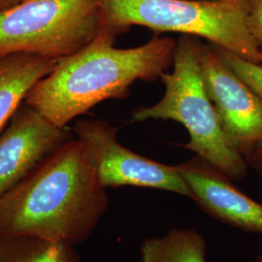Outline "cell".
<instances>
[{
  "label": "cell",
  "instance_id": "obj_12",
  "mask_svg": "<svg viewBox=\"0 0 262 262\" xmlns=\"http://www.w3.org/2000/svg\"><path fill=\"white\" fill-rule=\"evenodd\" d=\"M0 262H81L74 246L29 235H0Z\"/></svg>",
  "mask_w": 262,
  "mask_h": 262
},
{
  "label": "cell",
  "instance_id": "obj_6",
  "mask_svg": "<svg viewBox=\"0 0 262 262\" xmlns=\"http://www.w3.org/2000/svg\"><path fill=\"white\" fill-rule=\"evenodd\" d=\"M73 131L105 188L145 187L191 199L177 165L160 163L127 149L118 140V128L110 123L101 120L79 121Z\"/></svg>",
  "mask_w": 262,
  "mask_h": 262
},
{
  "label": "cell",
  "instance_id": "obj_17",
  "mask_svg": "<svg viewBox=\"0 0 262 262\" xmlns=\"http://www.w3.org/2000/svg\"><path fill=\"white\" fill-rule=\"evenodd\" d=\"M252 262H262V254L255 256V257H254V259H253Z\"/></svg>",
  "mask_w": 262,
  "mask_h": 262
},
{
  "label": "cell",
  "instance_id": "obj_11",
  "mask_svg": "<svg viewBox=\"0 0 262 262\" xmlns=\"http://www.w3.org/2000/svg\"><path fill=\"white\" fill-rule=\"evenodd\" d=\"M206 240L195 229L172 228L143 241L139 262H207Z\"/></svg>",
  "mask_w": 262,
  "mask_h": 262
},
{
  "label": "cell",
  "instance_id": "obj_1",
  "mask_svg": "<svg viewBox=\"0 0 262 262\" xmlns=\"http://www.w3.org/2000/svg\"><path fill=\"white\" fill-rule=\"evenodd\" d=\"M100 184L77 138H70L0 196V235L84 242L108 210Z\"/></svg>",
  "mask_w": 262,
  "mask_h": 262
},
{
  "label": "cell",
  "instance_id": "obj_14",
  "mask_svg": "<svg viewBox=\"0 0 262 262\" xmlns=\"http://www.w3.org/2000/svg\"><path fill=\"white\" fill-rule=\"evenodd\" d=\"M250 28L262 49V0H251Z\"/></svg>",
  "mask_w": 262,
  "mask_h": 262
},
{
  "label": "cell",
  "instance_id": "obj_7",
  "mask_svg": "<svg viewBox=\"0 0 262 262\" xmlns=\"http://www.w3.org/2000/svg\"><path fill=\"white\" fill-rule=\"evenodd\" d=\"M198 56L207 94L225 134L246 159L262 147V100L217 55L199 41Z\"/></svg>",
  "mask_w": 262,
  "mask_h": 262
},
{
  "label": "cell",
  "instance_id": "obj_13",
  "mask_svg": "<svg viewBox=\"0 0 262 262\" xmlns=\"http://www.w3.org/2000/svg\"><path fill=\"white\" fill-rule=\"evenodd\" d=\"M213 46L215 48L217 55L232 69L235 74L245 84H248L262 100V63H255L253 61L244 59L222 48L216 47L215 45Z\"/></svg>",
  "mask_w": 262,
  "mask_h": 262
},
{
  "label": "cell",
  "instance_id": "obj_8",
  "mask_svg": "<svg viewBox=\"0 0 262 262\" xmlns=\"http://www.w3.org/2000/svg\"><path fill=\"white\" fill-rule=\"evenodd\" d=\"M72 138L26 103L0 132V196L19 184L48 157Z\"/></svg>",
  "mask_w": 262,
  "mask_h": 262
},
{
  "label": "cell",
  "instance_id": "obj_16",
  "mask_svg": "<svg viewBox=\"0 0 262 262\" xmlns=\"http://www.w3.org/2000/svg\"><path fill=\"white\" fill-rule=\"evenodd\" d=\"M20 1L21 0H0V11L12 7L19 3Z\"/></svg>",
  "mask_w": 262,
  "mask_h": 262
},
{
  "label": "cell",
  "instance_id": "obj_15",
  "mask_svg": "<svg viewBox=\"0 0 262 262\" xmlns=\"http://www.w3.org/2000/svg\"><path fill=\"white\" fill-rule=\"evenodd\" d=\"M249 167L262 173V147L253 150V152L246 158Z\"/></svg>",
  "mask_w": 262,
  "mask_h": 262
},
{
  "label": "cell",
  "instance_id": "obj_4",
  "mask_svg": "<svg viewBox=\"0 0 262 262\" xmlns=\"http://www.w3.org/2000/svg\"><path fill=\"white\" fill-rule=\"evenodd\" d=\"M198 37L181 35L173 58V70L160 81L164 94L158 103L136 110L132 122L152 120L180 122L189 140L182 148L206 160L232 181L248 174L249 164L228 139L215 106L207 94L198 56Z\"/></svg>",
  "mask_w": 262,
  "mask_h": 262
},
{
  "label": "cell",
  "instance_id": "obj_2",
  "mask_svg": "<svg viewBox=\"0 0 262 262\" xmlns=\"http://www.w3.org/2000/svg\"><path fill=\"white\" fill-rule=\"evenodd\" d=\"M116 37L100 29L88 46L57 61L28 93L26 103L56 126L66 127L107 99H122L137 81L154 82L173 64L177 41L156 35L144 45L114 47Z\"/></svg>",
  "mask_w": 262,
  "mask_h": 262
},
{
  "label": "cell",
  "instance_id": "obj_10",
  "mask_svg": "<svg viewBox=\"0 0 262 262\" xmlns=\"http://www.w3.org/2000/svg\"><path fill=\"white\" fill-rule=\"evenodd\" d=\"M57 60L28 54L0 56V132L28 93L56 67Z\"/></svg>",
  "mask_w": 262,
  "mask_h": 262
},
{
  "label": "cell",
  "instance_id": "obj_5",
  "mask_svg": "<svg viewBox=\"0 0 262 262\" xmlns=\"http://www.w3.org/2000/svg\"><path fill=\"white\" fill-rule=\"evenodd\" d=\"M101 26L99 0H21L0 11V56L58 61L91 44Z\"/></svg>",
  "mask_w": 262,
  "mask_h": 262
},
{
  "label": "cell",
  "instance_id": "obj_3",
  "mask_svg": "<svg viewBox=\"0 0 262 262\" xmlns=\"http://www.w3.org/2000/svg\"><path fill=\"white\" fill-rule=\"evenodd\" d=\"M101 29L117 38L133 26L204 38L244 59L262 63L250 28L251 0H99Z\"/></svg>",
  "mask_w": 262,
  "mask_h": 262
},
{
  "label": "cell",
  "instance_id": "obj_9",
  "mask_svg": "<svg viewBox=\"0 0 262 262\" xmlns=\"http://www.w3.org/2000/svg\"><path fill=\"white\" fill-rule=\"evenodd\" d=\"M191 200L206 214L246 232L262 234V204L248 196L232 180L195 156L177 165Z\"/></svg>",
  "mask_w": 262,
  "mask_h": 262
}]
</instances>
